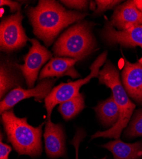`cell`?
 <instances>
[{
  "label": "cell",
  "instance_id": "484cf974",
  "mask_svg": "<svg viewBox=\"0 0 142 159\" xmlns=\"http://www.w3.org/2000/svg\"><path fill=\"white\" fill-rule=\"evenodd\" d=\"M105 158H103V159H105Z\"/></svg>",
  "mask_w": 142,
  "mask_h": 159
},
{
  "label": "cell",
  "instance_id": "ffe728a7",
  "mask_svg": "<svg viewBox=\"0 0 142 159\" xmlns=\"http://www.w3.org/2000/svg\"><path fill=\"white\" fill-rule=\"evenodd\" d=\"M85 136L86 134L85 131L82 129H79L77 130L73 140L71 141V144L74 146V147L75 148L76 159H79V150L80 147V144Z\"/></svg>",
  "mask_w": 142,
  "mask_h": 159
},
{
  "label": "cell",
  "instance_id": "7c38bea8",
  "mask_svg": "<svg viewBox=\"0 0 142 159\" xmlns=\"http://www.w3.org/2000/svg\"><path fill=\"white\" fill-rule=\"evenodd\" d=\"M46 154L50 158L63 157L66 153L65 135L61 124H54L51 120L45 122L44 132Z\"/></svg>",
  "mask_w": 142,
  "mask_h": 159
},
{
  "label": "cell",
  "instance_id": "7a4b0ae2",
  "mask_svg": "<svg viewBox=\"0 0 142 159\" xmlns=\"http://www.w3.org/2000/svg\"><path fill=\"white\" fill-rule=\"evenodd\" d=\"M98 78L100 84L105 85L112 90L113 99L119 110V118L117 123L110 129L98 131L92 136L91 139L99 137L119 139L122 131L130 120L135 109V104L129 99L121 82L119 72L110 61L107 62L104 67L99 71Z\"/></svg>",
  "mask_w": 142,
  "mask_h": 159
},
{
  "label": "cell",
  "instance_id": "6da1fadb",
  "mask_svg": "<svg viewBox=\"0 0 142 159\" xmlns=\"http://www.w3.org/2000/svg\"><path fill=\"white\" fill-rule=\"evenodd\" d=\"M26 11L33 33L47 47L54 42L63 29L87 16L85 13L68 10L52 0H41L37 6L28 7Z\"/></svg>",
  "mask_w": 142,
  "mask_h": 159
},
{
  "label": "cell",
  "instance_id": "ac0fdd59",
  "mask_svg": "<svg viewBox=\"0 0 142 159\" xmlns=\"http://www.w3.org/2000/svg\"><path fill=\"white\" fill-rule=\"evenodd\" d=\"M124 134L129 138L142 136V110H138L135 112Z\"/></svg>",
  "mask_w": 142,
  "mask_h": 159
},
{
  "label": "cell",
  "instance_id": "3957f363",
  "mask_svg": "<svg viewBox=\"0 0 142 159\" xmlns=\"http://www.w3.org/2000/svg\"><path fill=\"white\" fill-rule=\"evenodd\" d=\"M2 118L8 141L19 155L36 157L42 154L44 123L34 127L28 123L27 118L17 117L13 110L2 113Z\"/></svg>",
  "mask_w": 142,
  "mask_h": 159
},
{
  "label": "cell",
  "instance_id": "30bf717a",
  "mask_svg": "<svg viewBox=\"0 0 142 159\" xmlns=\"http://www.w3.org/2000/svg\"><path fill=\"white\" fill-rule=\"evenodd\" d=\"M122 81L127 95L142 104V57L131 63L124 57Z\"/></svg>",
  "mask_w": 142,
  "mask_h": 159
},
{
  "label": "cell",
  "instance_id": "d6986e66",
  "mask_svg": "<svg viewBox=\"0 0 142 159\" xmlns=\"http://www.w3.org/2000/svg\"><path fill=\"white\" fill-rule=\"evenodd\" d=\"M97 4V8L95 10V14H100L104 11L113 8L116 5L121 3V1H103V0H97L95 2Z\"/></svg>",
  "mask_w": 142,
  "mask_h": 159
},
{
  "label": "cell",
  "instance_id": "5bb4252c",
  "mask_svg": "<svg viewBox=\"0 0 142 159\" xmlns=\"http://www.w3.org/2000/svg\"><path fill=\"white\" fill-rule=\"evenodd\" d=\"M101 147L108 150L114 159H138L142 156V143H126L119 139L111 141Z\"/></svg>",
  "mask_w": 142,
  "mask_h": 159
},
{
  "label": "cell",
  "instance_id": "e0dca14e",
  "mask_svg": "<svg viewBox=\"0 0 142 159\" xmlns=\"http://www.w3.org/2000/svg\"><path fill=\"white\" fill-rule=\"evenodd\" d=\"M84 108V95L79 93L72 99L61 103L58 108V110L64 120H68L78 115Z\"/></svg>",
  "mask_w": 142,
  "mask_h": 159
},
{
  "label": "cell",
  "instance_id": "7402d4cb",
  "mask_svg": "<svg viewBox=\"0 0 142 159\" xmlns=\"http://www.w3.org/2000/svg\"><path fill=\"white\" fill-rule=\"evenodd\" d=\"M3 134H1V142H0V159H8L9 154L11 151L10 146L2 142Z\"/></svg>",
  "mask_w": 142,
  "mask_h": 159
},
{
  "label": "cell",
  "instance_id": "44dd1931",
  "mask_svg": "<svg viewBox=\"0 0 142 159\" xmlns=\"http://www.w3.org/2000/svg\"><path fill=\"white\" fill-rule=\"evenodd\" d=\"M69 8H74L81 10H86L88 7V1H60Z\"/></svg>",
  "mask_w": 142,
  "mask_h": 159
},
{
  "label": "cell",
  "instance_id": "603a6c76",
  "mask_svg": "<svg viewBox=\"0 0 142 159\" xmlns=\"http://www.w3.org/2000/svg\"><path fill=\"white\" fill-rule=\"evenodd\" d=\"M0 5L1 7L8 6L10 7V12L13 13L16 11H20L21 10V4L17 2L8 1V0H1L0 1Z\"/></svg>",
  "mask_w": 142,
  "mask_h": 159
},
{
  "label": "cell",
  "instance_id": "9c48e42d",
  "mask_svg": "<svg viewBox=\"0 0 142 159\" xmlns=\"http://www.w3.org/2000/svg\"><path fill=\"white\" fill-rule=\"evenodd\" d=\"M101 36L109 45L119 44L125 48L138 46L142 49V25L125 31H118L107 20L101 31Z\"/></svg>",
  "mask_w": 142,
  "mask_h": 159
},
{
  "label": "cell",
  "instance_id": "8fae6325",
  "mask_svg": "<svg viewBox=\"0 0 142 159\" xmlns=\"http://www.w3.org/2000/svg\"><path fill=\"white\" fill-rule=\"evenodd\" d=\"M110 22L118 31L127 30L142 25V12L134 1H127L115 8Z\"/></svg>",
  "mask_w": 142,
  "mask_h": 159
},
{
  "label": "cell",
  "instance_id": "5b68a950",
  "mask_svg": "<svg viewBox=\"0 0 142 159\" xmlns=\"http://www.w3.org/2000/svg\"><path fill=\"white\" fill-rule=\"evenodd\" d=\"M107 51L103 52L94 61L90 67L91 73L84 79H80L75 82L62 83L53 89L50 94L45 99V106L47 112V120H50V116L54 108L57 104L67 101L79 94L82 86L87 84L94 77H98L99 68L107 60Z\"/></svg>",
  "mask_w": 142,
  "mask_h": 159
},
{
  "label": "cell",
  "instance_id": "8992f818",
  "mask_svg": "<svg viewBox=\"0 0 142 159\" xmlns=\"http://www.w3.org/2000/svg\"><path fill=\"white\" fill-rule=\"evenodd\" d=\"M24 17L20 11L3 19L0 24L1 50L11 52L26 45L29 38L22 26Z\"/></svg>",
  "mask_w": 142,
  "mask_h": 159
},
{
  "label": "cell",
  "instance_id": "277c9868",
  "mask_svg": "<svg viewBox=\"0 0 142 159\" xmlns=\"http://www.w3.org/2000/svg\"><path fill=\"white\" fill-rule=\"evenodd\" d=\"M95 25L88 21L79 22L64 32L54 44L53 50L56 56H65L77 61L87 57L97 48L93 33Z\"/></svg>",
  "mask_w": 142,
  "mask_h": 159
},
{
  "label": "cell",
  "instance_id": "9a60e30c",
  "mask_svg": "<svg viewBox=\"0 0 142 159\" xmlns=\"http://www.w3.org/2000/svg\"><path fill=\"white\" fill-rule=\"evenodd\" d=\"M16 62H3L0 68V96L1 99L11 89L21 84V78L16 71Z\"/></svg>",
  "mask_w": 142,
  "mask_h": 159
},
{
  "label": "cell",
  "instance_id": "d4e9b609",
  "mask_svg": "<svg viewBox=\"0 0 142 159\" xmlns=\"http://www.w3.org/2000/svg\"><path fill=\"white\" fill-rule=\"evenodd\" d=\"M96 2H91L90 3V8L91 10H95L96 8Z\"/></svg>",
  "mask_w": 142,
  "mask_h": 159
},
{
  "label": "cell",
  "instance_id": "4fadbf2b",
  "mask_svg": "<svg viewBox=\"0 0 142 159\" xmlns=\"http://www.w3.org/2000/svg\"><path fill=\"white\" fill-rule=\"evenodd\" d=\"M77 61L76 59L69 57L52 58L42 70L39 80H42L43 79L53 77L59 78L66 75L72 78L80 77V74L74 67Z\"/></svg>",
  "mask_w": 142,
  "mask_h": 159
},
{
  "label": "cell",
  "instance_id": "2e32d148",
  "mask_svg": "<svg viewBox=\"0 0 142 159\" xmlns=\"http://www.w3.org/2000/svg\"><path fill=\"white\" fill-rule=\"evenodd\" d=\"M94 110L101 124L106 127H113L119 120V110L113 95L107 99L99 102Z\"/></svg>",
  "mask_w": 142,
  "mask_h": 159
},
{
  "label": "cell",
  "instance_id": "cb8c5ba5",
  "mask_svg": "<svg viewBox=\"0 0 142 159\" xmlns=\"http://www.w3.org/2000/svg\"><path fill=\"white\" fill-rule=\"evenodd\" d=\"M134 2L138 9L142 12V0H135Z\"/></svg>",
  "mask_w": 142,
  "mask_h": 159
},
{
  "label": "cell",
  "instance_id": "52a82bcc",
  "mask_svg": "<svg viewBox=\"0 0 142 159\" xmlns=\"http://www.w3.org/2000/svg\"><path fill=\"white\" fill-rule=\"evenodd\" d=\"M32 47L24 57V64L22 65L16 63L17 67L21 70L27 85L32 89L42 66L49 59H52L51 52L42 46L36 39H30Z\"/></svg>",
  "mask_w": 142,
  "mask_h": 159
},
{
  "label": "cell",
  "instance_id": "ba28073f",
  "mask_svg": "<svg viewBox=\"0 0 142 159\" xmlns=\"http://www.w3.org/2000/svg\"><path fill=\"white\" fill-rule=\"evenodd\" d=\"M56 81L54 78H45L34 88L25 89L20 87L11 90L0 103L1 114L11 108L22 100L34 98L38 101H42L50 94Z\"/></svg>",
  "mask_w": 142,
  "mask_h": 159
}]
</instances>
